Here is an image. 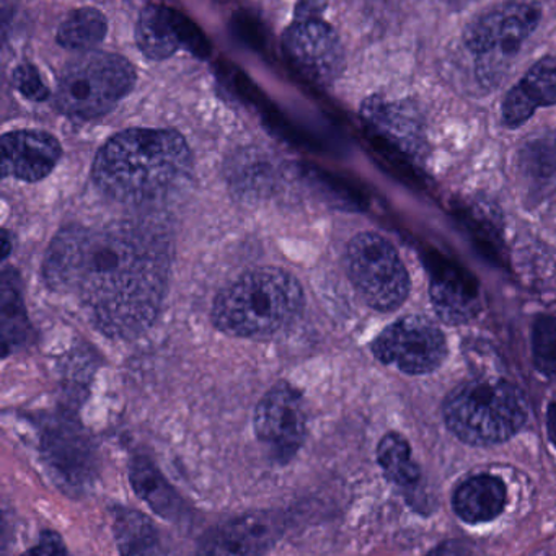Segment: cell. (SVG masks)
Listing matches in <instances>:
<instances>
[{
  "label": "cell",
  "mask_w": 556,
  "mask_h": 556,
  "mask_svg": "<svg viewBox=\"0 0 556 556\" xmlns=\"http://www.w3.org/2000/svg\"><path fill=\"white\" fill-rule=\"evenodd\" d=\"M170 250L164 236L144 224L71 226L58 233L45 256L43 278L71 295L106 337H138L164 302Z\"/></svg>",
  "instance_id": "cell-1"
},
{
  "label": "cell",
  "mask_w": 556,
  "mask_h": 556,
  "mask_svg": "<svg viewBox=\"0 0 556 556\" xmlns=\"http://www.w3.org/2000/svg\"><path fill=\"white\" fill-rule=\"evenodd\" d=\"M190 161L187 141L174 129H126L100 149L92 175L113 200L146 203L172 190Z\"/></svg>",
  "instance_id": "cell-2"
},
{
  "label": "cell",
  "mask_w": 556,
  "mask_h": 556,
  "mask_svg": "<svg viewBox=\"0 0 556 556\" xmlns=\"http://www.w3.org/2000/svg\"><path fill=\"white\" fill-rule=\"evenodd\" d=\"M304 305L301 282L279 268H258L224 289L213 307V321L224 333L266 338L288 327Z\"/></svg>",
  "instance_id": "cell-3"
},
{
  "label": "cell",
  "mask_w": 556,
  "mask_h": 556,
  "mask_svg": "<svg viewBox=\"0 0 556 556\" xmlns=\"http://www.w3.org/2000/svg\"><path fill=\"white\" fill-rule=\"evenodd\" d=\"M444 418L465 444L494 445L522 428L526 408L519 390L506 380H471L445 400Z\"/></svg>",
  "instance_id": "cell-4"
},
{
  "label": "cell",
  "mask_w": 556,
  "mask_h": 556,
  "mask_svg": "<svg viewBox=\"0 0 556 556\" xmlns=\"http://www.w3.org/2000/svg\"><path fill=\"white\" fill-rule=\"evenodd\" d=\"M135 83L136 71L128 60L92 51L67 64L58 83L56 103L71 118H100L131 92Z\"/></svg>",
  "instance_id": "cell-5"
},
{
  "label": "cell",
  "mask_w": 556,
  "mask_h": 556,
  "mask_svg": "<svg viewBox=\"0 0 556 556\" xmlns=\"http://www.w3.org/2000/svg\"><path fill=\"white\" fill-rule=\"evenodd\" d=\"M348 271L364 301L379 312H393L408 299V271L389 240L363 232L348 245Z\"/></svg>",
  "instance_id": "cell-6"
},
{
  "label": "cell",
  "mask_w": 556,
  "mask_h": 556,
  "mask_svg": "<svg viewBox=\"0 0 556 556\" xmlns=\"http://www.w3.org/2000/svg\"><path fill=\"white\" fill-rule=\"evenodd\" d=\"M253 429L269 460L289 464L307 438V409L301 390L289 382L273 386L256 405Z\"/></svg>",
  "instance_id": "cell-7"
},
{
  "label": "cell",
  "mask_w": 556,
  "mask_h": 556,
  "mask_svg": "<svg viewBox=\"0 0 556 556\" xmlns=\"http://www.w3.org/2000/svg\"><path fill=\"white\" fill-rule=\"evenodd\" d=\"M372 353L380 363L402 372L429 374L447 356V343L438 325L425 317H403L374 340Z\"/></svg>",
  "instance_id": "cell-8"
},
{
  "label": "cell",
  "mask_w": 556,
  "mask_h": 556,
  "mask_svg": "<svg viewBox=\"0 0 556 556\" xmlns=\"http://www.w3.org/2000/svg\"><path fill=\"white\" fill-rule=\"evenodd\" d=\"M542 18L536 4H504L478 15L464 34L465 45L484 64L514 56Z\"/></svg>",
  "instance_id": "cell-9"
},
{
  "label": "cell",
  "mask_w": 556,
  "mask_h": 556,
  "mask_svg": "<svg viewBox=\"0 0 556 556\" xmlns=\"http://www.w3.org/2000/svg\"><path fill=\"white\" fill-rule=\"evenodd\" d=\"M282 50L292 70L315 86H331L343 73V45L320 18H299L286 31Z\"/></svg>",
  "instance_id": "cell-10"
},
{
  "label": "cell",
  "mask_w": 556,
  "mask_h": 556,
  "mask_svg": "<svg viewBox=\"0 0 556 556\" xmlns=\"http://www.w3.org/2000/svg\"><path fill=\"white\" fill-rule=\"evenodd\" d=\"M285 530V517L275 510L242 514L206 530L191 556H265Z\"/></svg>",
  "instance_id": "cell-11"
},
{
  "label": "cell",
  "mask_w": 556,
  "mask_h": 556,
  "mask_svg": "<svg viewBox=\"0 0 556 556\" xmlns=\"http://www.w3.org/2000/svg\"><path fill=\"white\" fill-rule=\"evenodd\" d=\"M361 118L369 131L409 161L425 157V128L412 105L383 97H370L361 106Z\"/></svg>",
  "instance_id": "cell-12"
},
{
  "label": "cell",
  "mask_w": 556,
  "mask_h": 556,
  "mask_svg": "<svg viewBox=\"0 0 556 556\" xmlns=\"http://www.w3.org/2000/svg\"><path fill=\"white\" fill-rule=\"evenodd\" d=\"M136 41L139 50L154 61L174 56L181 47L194 54L207 53V45L198 28L185 15L164 5H149L141 12Z\"/></svg>",
  "instance_id": "cell-13"
},
{
  "label": "cell",
  "mask_w": 556,
  "mask_h": 556,
  "mask_svg": "<svg viewBox=\"0 0 556 556\" xmlns=\"http://www.w3.org/2000/svg\"><path fill=\"white\" fill-rule=\"evenodd\" d=\"M60 142L45 131H14L2 138V170L28 184L43 180L60 162Z\"/></svg>",
  "instance_id": "cell-14"
},
{
  "label": "cell",
  "mask_w": 556,
  "mask_h": 556,
  "mask_svg": "<svg viewBox=\"0 0 556 556\" xmlns=\"http://www.w3.org/2000/svg\"><path fill=\"white\" fill-rule=\"evenodd\" d=\"M429 291L432 307L444 324L464 325L480 312L477 282L444 260L432 262Z\"/></svg>",
  "instance_id": "cell-15"
},
{
  "label": "cell",
  "mask_w": 556,
  "mask_h": 556,
  "mask_svg": "<svg viewBox=\"0 0 556 556\" xmlns=\"http://www.w3.org/2000/svg\"><path fill=\"white\" fill-rule=\"evenodd\" d=\"M43 441L48 465L67 486H84L92 481V445L76 425L48 426Z\"/></svg>",
  "instance_id": "cell-16"
},
{
  "label": "cell",
  "mask_w": 556,
  "mask_h": 556,
  "mask_svg": "<svg viewBox=\"0 0 556 556\" xmlns=\"http://www.w3.org/2000/svg\"><path fill=\"white\" fill-rule=\"evenodd\" d=\"M556 105V58L536 61L503 102V122L507 128H519L532 118L540 106Z\"/></svg>",
  "instance_id": "cell-17"
},
{
  "label": "cell",
  "mask_w": 556,
  "mask_h": 556,
  "mask_svg": "<svg viewBox=\"0 0 556 556\" xmlns=\"http://www.w3.org/2000/svg\"><path fill=\"white\" fill-rule=\"evenodd\" d=\"M129 483L136 496L167 522L184 523L190 517L181 494L148 455H135L129 460Z\"/></svg>",
  "instance_id": "cell-18"
},
{
  "label": "cell",
  "mask_w": 556,
  "mask_h": 556,
  "mask_svg": "<svg viewBox=\"0 0 556 556\" xmlns=\"http://www.w3.org/2000/svg\"><path fill=\"white\" fill-rule=\"evenodd\" d=\"M452 504L455 514L465 522H490L506 506V486L500 478L478 475L458 486Z\"/></svg>",
  "instance_id": "cell-19"
},
{
  "label": "cell",
  "mask_w": 556,
  "mask_h": 556,
  "mask_svg": "<svg viewBox=\"0 0 556 556\" xmlns=\"http://www.w3.org/2000/svg\"><path fill=\"white\" fill-rule=\"evenodd\" d=\"M113 533L119 556H167L154 520L135 507L113 509Z\"/></svg>",
  "instance_id": "cell-20"
},
{
  "label": "cell",
  "mask_w": 556,
  "mask_h": 556,
  "mask_svg": "<svg viewBox=\"0 0 556 556\" xmlns=\"http://www.w3.org/2000/svg\"><path fill=\"white\" fill-rule=\"evenodd\" d=\"M519 177L532 198L548 197L556 188V135L539 136L519 152Z\"/></svg>",
  "instance_id": "cell-21"
},
{
  "label": "cell",
  "mask_w": 556,
  "mask_h": 556,
  "mask_svg": "<svg viewBox=\"0 0 556 556\" xmlns=\"http://www.w3.org/2000/svg\"><path fill=\"white\" fill-rule=\"evenodd\" d=\"M106 35V18L97 9H79L71 12L58 30V41L67 50L92 53Z\"/></svg>",
  "instance_id": "cell-22"
},
{
  "label": "cell",
  "mask_w": 556,
  "mask_h": 556,
  "mask_svg": "<svg viewBox=\"0 0 556 556\" xmlns=\"http://www.w3.org/2000/svg\"><path fill=\"white\" fill-rule=\"evenodd\" d=\"M377 460L386 477L399 486H413L421 477L418 465L413 462L408 442L395 432L383 435L377 447Z\"/></svg>",
  "instance_id": "cell-23"
},
{
  "label": "cell",
  "mask_w": 556,
  "mask_h": 556,
  "mask_svg": "<svg viewBox=\"0 0 556 556\" xmlns=\"http://www.w3.org/2000/svg\"><path fill=\"white\" fill-rule=\"evenodd\" d=\"M532 357L536 370L556 377V318L540 315L532 328Z\"/></svg>",
  "instance_id": "cell-24"
},
{
  "label": "cell",
  "mask_w": 556,
  "mask_h": 556,
  "mask_svg": "<svg viewBox=\"0 0 556 556\" xmlns=\"http://www.w3.org/2000/svg\"><path fill=\"white\" fill-rule=\"evenodd\" d=\"M14 84L22 96L27 97L28 100H34V102H43L50 96L43 79H41L40 74L31 64H22L15 71Z\"/></svg>",
  "instance_id": "cell-25"
},
{
  "label": "cell",
  "mask_w": 556,
  "mask_h": 556,
  "mask_svg": "<svg viewBox=\"0 0 556 556\" xmlns=\"http://www.w3.org/2000/svg\"><path fill=\"white\" fill-rule=\"evenodd\" d=\"M21 556H71L63 536L54 530H43L34 546Z\"/></svg>",
  "instance_id": "cell-26"
},
{
  "label": "cell",
  "mask_w": 556,
  "mask_h": 556,
  "mask_svg": "<svg viewBox=\"0 0 556 556\" xmlns=\"http://www.w3.org/2000/svg\"><path fill=\"white\" fill-rule=\"evenodd\" d=\"M428 556H470V552L460 542L452 540V542H444L435 546Z\"/></svg>",
  "instance_id": "cell-27"
},
{
  "label": "cell",
  "mask_w": 556,
  "mask_h": 556,
  "mask_svg": "<svg viewBox=\"0 0 556 556\" xmlns=\"http://www.w3.org/2000/svg\"><path fill=\"white\" fill-rule=\"evenodd\" d=\"M546 429H548L549 439L556 445V396L552 400L546 413Z\"/></svg>",
  "instance_id": "cell-28"
}]
</instances>
